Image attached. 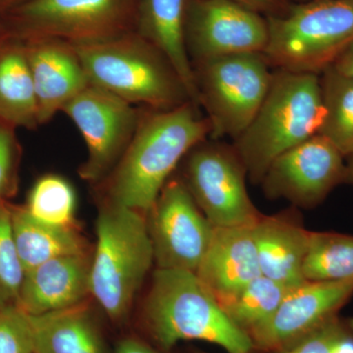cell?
<instances>
[{
  "instance_id": "d4e9b609",
  "label": "cell",
  "mask_w": 353,
  "mask_h": 353,
  "mask_svg": "<svg viewBox=\"0 0 353 353\" xmlns=\"http://www.w3.org/2000/svg\"><path fill=\"white\" fill-rule=\"evenodd\" d=\"M303 275L306 281H353V236L310 232Z\"/></svg>"
},
{
  "instance_id": "44dd1931",
  "label": "cell",
  "mask_w": 353,
  "mask_h": 353,
  "mask_svg": "<svg viewBox=\"0 0 353 353\" xmlns=\"http://www.w3.org/2000/svg\"><path fill=\"white\" fill-rule=\"evenodd\" d=\"M14 240L25 272L66 255L83 254V239L73 227L54 226L34 219L27 209L11 208Z\"/></svg>"
},
{
  "instance_id": "d6986e66",
  "label": "cell",
  "mask_w": 353,
  "mask_h": 353,
  "mask_svg": "<svg viewBox=\"0 0 353 353\" xmlns=\"http://www.w3.org/2000/svg\"><path fill=\"white\" fill-rule=\"evenodd\" d=\"M187 6L188 0H141L136 32L163 53L183 81L192 101L199 106L196 77L185 46Z\"/></svg>"
},
{
  "instance_id": "836d02e7",
  "label": "cell",
  "mask_w": 353,
  "mask_h": 353,
  "mask_svg": "<svg viewBox=\"0 0 353 353\" xmlns=\"http://www.w3.org/2000/svg\"><path fill=\"white\" fill-rule=\"evenodd\" d=\"M353 187V150L345 157V182Z\"/></svg>"
},
{
  "instance_id": "7c38bea8",
  "label": "cell",
  "mask_w": 353,
  "mask_h": 353,
  "mask_svg": "<svg viewBox=\"0 0 353 353\" xmlns=\"http://www.w3.org/2000/svg\"><path fill=\"white\" fill-rule=\"evenodd\" d=\"M188 54L194 65L214 58L263 53L269 41L267 18L233 0H188Z\"/></svg>"
},
{
  "instance_id": "ac0fdd59",
  "label": "cell",
  "mask_w": 353,
  "mask_h": 353,
  "mask_svg": "<svg viewBox=\"0 0 353 353\" xmlns=\"http://www.w3.org/2000/svg\"><path fill=\"white\" fill-rule=\"evenodd\" d=\"M262 276L292 290L306 282L310 231L289 215L260 216L252 225Z\"/></svg>"
},
{
  "instance_id": "52a82bcc",
  "label": "cell",
  "mask_w": 353,
  "mask_h": 353,
  "mask_svg": "<svg viewBox=\"0 0 353 353\" xmlns=\"http://www.w3.org/2000/svg\"><path fill=\"white\" fill-rule=\"evenodd\" d=\"M263 53H240L194 66L199 106L210 121L211 139L238 138L270 88L274 71Z\"/></svg>"
},
{
  "instance_id": "8992f818",
  "label": "cell",
  "mask_w": 353,
  "mask_h": 353,
  "mask_svg": "<svg viewBox=\"0 0 353 353\" xmlns=\"http://www.w3.org/2000/svg\"><path fill=\"white\" fill-rule=\"evenodd\" d=\"M267 22L269 64L320 75L353 43V0H308Z\"/></svg>"
},
{
  "instance_id": "d590c367",
  "label": "cell",
  "mask_w": 353,
  "mask_h": 353,
  "mask_svg": "<svg viewBox=\"0 0 353 353\" xmlns=\"http://www.w3.org/2000/svg\"><path fill=\"white\" fill-rule=\"evenodd\" d=\"M305 1H308V0H305Z\"/></svg>"
},
{
  "instance_id": "30bf717a",
  "label": "cell",
  "mask_w": 353,
  "mask_h": 353,
  "mask_svg": "<svg viewBox=\"0 0 353 353\" xmlns=\"http://www.w3.org/2000/svg\"><path fill=\"white\" fill-rule=\"evenodd\" d=\"M62 112L73 121L87 145L88 158L81 167V176L88 182H101L115 168L134 138L141 108L90 85Z\"/></svg>"
},
{
  "instance_id": "7a4b0ae2",
  "label": "cell",
  "mask_w": 353,
  "mask_h": 353,
  "mask_svg": "<svg viewBox=\"0 0 353 353\" xmlns=\"http://www.w3.org/2000/svg\"><path fill=\"white\" fill-rule=\"evenodd\" d=\"M141 321L165 352L180 341H201L228 353H253L248 334L231 321L194 272L157 269Z\"/></svg>"
},
{
  "instance_id": "5b68a950",
  "label": "cell",
  "mask_w": 353,
  "mask_h": 353,
  "mask_svg": "<svg viewBox=\"0 0 353 353\" xmlns=\"http://www.w3.org/2000/svg\"><path fill=\"white\" fill-rule=\"evenodd\" d=\"M90 294L114 323L126 319L154 261L146 215L109 203L97 222Z\"/></svg>"
},
{
  "instance_id": "603a6c76",
  "label": "cell",
  "mask_w": 353,
  "mask_h": 353,
  "mask_svg": "<svg viewBox=\"0 0 353 353\" xmlns=\"http://www.w3.org/2000/svg\"><path fill=\"white\" fill-rule=\"evenodd\" d=\"M324 116L318 134L347 157L353 150V78L329 67L320 74Z\"/></svg>"
},
{
  "instance_id": "f546056e",
  "label": "cell",
  "mask_w": 353,
  "mask_h": 353,
  "mask_svg": "<svg viewBox=\"0 0 353 353\" xmlns=\"http://www.w3.org/2000/svg\"><path fill=\"white\" fill-rule=\"evenodd\" d=\"M13 129L0 123V199L11 189L13 183L17 153Z\"/></svg>"
},
{
  "instance_id": "4fadbf2b",
  "label": "cell",
  "mask_w": 353,
  "mask_h": 353,
  "mask_svg": "<svg viewBox=\"0 0 353 353\" xmlns=\"http://www.w3.org/2000/svg\"><path fill=\"white\" fill-rule=\"evenodd\" d=\"M345 182V157L317 134L276 158L260 183L269 199L313 208Z\"/></svg>"
},
{
  "instance_id": "f1b7e54d",
  "label": "cell",
  "mask_w": 353,
  "mask_h": 353,
  "mask_svg": "<svg viewBox=\"0 0 353 353\" xmlns=\"http://www.w3.org/2000/svg\"><path fill=\"white\" fill-rule=\"evenodd\" d=\"M0 353H34L31 319L17 303H0Z\"/></svg>"
},
{
  "instance_id": "ba28073f",
  "label": "cell",
  "mask_w": 353,
  "mask_h": 353,
  "mask_svg": "<svg viewBox=\"0 0 353 353\" xmlns=\"http://www.w3.org/2000/svg\"><path fill=\"white\" fill-rule=\"evenodd\" d=\"M246 171L233 145L206 139L187 154L185 182L214 227L250 226L259 219L248 196Z\"/></svg>"
},
{
  "instance_id": "83f0119b",
  "label": "cell",
  "mask_w": 353,
  "mask_h": 353,
  "mask_svg": "<svg viewBox=\"0 0 353 353\" xmlns=\"http://www.w3.org/2000/svg\"><path fill=\"white\" fill-rule=\"evenodd\" d=\"M281 353H353V318L334 315Z\"/></svg>"
},
{
  "instance_id": "1f68e13d",
  "label": "cell",
  "mask_w": 353,
  "mask_h": 353,
  "mask_svg": "<svg viewBox=\"0 0 353 353\" xmlns=\"http://www.w3.org/2000/svg\"><path fill=\"white\" fill-rule=\"evenodd\" d=\"M115 353H165V352L152 347L150 343L139 339L125 338L118 343Z\"/></svg>"
},
{
  "instance_id": "7402d4cb",
  "label": "cell",
  "mask_w": 353,
  "mask_h": 353,
  "mask_svg": "<svg viewBox=\"0 0 353 353\" xmlns=\"http://www.w3.org/2000/svg\"><path fill=\"white\" fill-rule=\"evenodd\" d=\"M0 123L34 129L38 104L25 46H0Z\"/></svg>"
},
{
  "instance_id": "4dcf8cb0",
  "label": "cell",
  "mask_w": 353,
  "mask_h": 353,
  "mask_svg": "<svg viewBox=\"0 0 353 353\" xmlns=\"http://www.w3.org/2000/svg\"><path fill=\"white\" fill-rule=\"evenodd\" d=\"M241 6L248 7L259 13H267L268 16L284 13L289 4L287 0H233Z\"/></svg>"
},
{
  "instance_id": "277c9868",
  "label": "cell",
  "mask_w": 353,
  "mask_h": 353,
  "mask_svg": "<svg viewBox=\"0 0 353 353\" xmlns=\"http://www.w3.org/2000/svg\"><path fill=\"white\" fill-rule=\"evenodd\" d=\"M74 46L90 85L132 105L166 110L192 101L173 65L137 32Z\"/></svg>"
},
{
  "instance_id": "e575fe53",
  "label": "cell",
  "mask_w": 353,
  "mask_h": 353,
  "mask_svg": "<svg viewBox=\"0 0 353 353\" xmlns=\"http://www.w3.org/2000/svg\"><path fill=\"white\" fill-rule=\"evenodd\" d=\"M196 353H208V352H196Z\"/></svg>"
},
{
  "instance_id": "484cf974",
  "label": "cell",
  "mask_w": 353,
  "mask_h": 353,
  "mask_svg": "<svg viewBox=\"0 0 353 353\" xmlns=\"http://www.w3.org/2000/svg\"><path fill=\"white\" fill-rule=\"evenodd\" d=\"M26 209L34 219L46 224L73 227L76 211L75 190L63 176H41L30 192Z\"/></svg>"
},
{
  "instance_id": "8fae6325",
  "label": "cell",
  "mask_w": 353,
  "mask_h": 353,
  "mask_svg": "<svg viewBox=\"0 0 353 353\" xmlns=\"http://www.w3.org/2000/svg\"><path fill=\"white\" fill-rule=\"evenodd\" d=\"M157 269L196 273L215 227L201 212L183 180H169L146 213Z\"/></svg>"
},
{
  "instance_id": "e0dca14e",
  "label": "cell",
  "mask_w": 353,
  "mask_h": 353,
  "mask_svg": "<svg viewBox=\"0 0 353 353\" xmlns=\"http://www.w3.org/2000/svg\"><path fill=\"white\" fill-rule=\"evenodd\" d=\"M252 225L215 227L196 274L216 301L234 294L262 275Z\"/></svg>"
},
{
  "instance_id": "5bb4252c",
  "label": "cell",
  "mask_w": 353,
  "mask_h": 353,
  "mask_svg": "<svg viewBox=\"0 0 353 353\" xmlns=\"http://www.w3.org/2000/svg\"><path fill=\"white\" fill-rule=\"evenodd\" d=\"M353 296V281H306L289 290L267 321L248 333L253 353H281L340 314Z\"/></svg>"
},
{
  "instance_id": "9a60e30c",
  "label": "cell",
  "mask_w": 353,
  "mask_h": 353,
  "mask_svg": "<svg viewBox=\"0 0 353 353\" xmlns=\"http://www.w3.org/2000/svg\"><path fill=\"white\" fill-rule=\"evenodd\" d=\"M36 92L39 125L46 124L90 85L75 46L57 39H32L25 46Z\"/></svg>"
},
{
  "instance_id": "6da1fadb",
  "label": "cell",
  "mask_w": 353,
  "mask_h": 353,
  "mask_svg": "<svg viewBox=\"0 0 353 353\" xmlns=\"http://www.w3.org/2000/svg\"><path fill=\"white\" fill-rule=\"evenodd\" d=\"M211 132L194 102L166 110L141 108L134 138L106 178L109 202L146 215L176 165Z\"/></svg>"
},
{
  "instance_id": "cb8c5ba5",
  "label": "cell",
  "mask_w": 353,
  "mask_h": 353,
  "mask_svg": "<svg viewBox=\"0 0 353 353\" xmlns=\"http://www.w3.org/2000/svg\"><path fill=\"white\" fill-rule=\"evenodd\" d=\"M289 290L261 275L234 294L217 301L231 321L248 334L274 314Z\"/></svg>"
},
{
  "instance_id": "ffe728a7",
  "label": "cell",
  "mask_w": 353,
  "mask_h": 353,
  "mask_svg": "<svg viewBox=\"0 0 353 353\" xmlns=\"http://www.w3.org/2000/svg\"><path fill=\"white\" fill-rule=\"evenodd\" d=\"M34 353H106L85 305L32 316Z\"/></svg>"
},
{
  "instance_id": "3957f363",
  "label": "cell",
  "mask_w": 353,
  "mask_h": 353,
  "mask_svg": "<svg viewBox=\"0 0 353 353\" xmlns=\"http://www.w3.org/2000/svg\"><path fill=\"white\" fill-rule=\"evenodd\" d=\"M323 109L320 75L276 69L268 94L233 148L253 183L272 162L319 132Z\"/></svg>"
},
{
  "instance_id": "d6a6232c",
  "label": "cell",
  "mask_w": 353,
  "mask_h": 353,
  "mask_svg": "<svg viewBox=\"0 0 353 353\" xmlns=\"http://www.w3.org/2000/svg\"><path fill=\"white\" fill-rule=\"evenodd\" d=\"M330 67L341 75L353 78V43L345 48V50Z\"/></svg>"
},
{
  "instance_id": "4316f807",
  "label": "cell",
  "mask_w": 353,
  "mask_h": 353,
  "mask_svg": "<svg viewBox=\"0 0 353 353\" xmlns=\"http://www.w3.org/2000/svg\"><path fill=\"white\" fill-rule=\"evenodd\" d=\"M24 276L14 240L11 208L0 201V303H17Z\"/></svg>"
},
{
  "instance_id": "9c48e42d",
  "label": "cell",
  "mask_w": 353,
  "mask_h": 353,
  "mask_svg": "<svg viewBox=\"0 0 353 353\" xmlns=\"http://www.w3.org/2000/svg\"><path fill=\"white\" fill-rule=\"evenodd\" d=\"M134 0H28L18 16L32 39H57L79 46L136 32Z\"/></svg>"
},
{
  "instance_id": "2e32d148",
  "label": "cell",
  "mask_w": 353,
  "mask_h": 353,
  "mask_svg": "<svg viewBox=\"0 0 353 353\" xmlns=\"http://www.w3.org/2000/svg\"><path fill=\"white\" fill-rule=\"evenodd\" d=\"M90 264L83 253L48 260L25 272L18 305L38 316L83 304L90 294Z\"/></svg>"
}]
</instances>
